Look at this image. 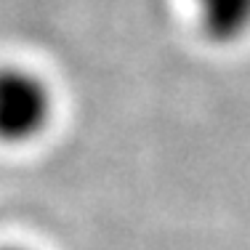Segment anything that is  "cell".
I'll return each mask as SVG.
<instances>
[{
	"label": "cell",
	"instance_id": "obj_2",
	"mask_svg": "<svg viewBox=\"0 0 250 250\" xmlns=\"http://www.w3.org/2000/svg\"><path fill=\"white\" fill-rule=\"evenodd\" d=\"M197 21L213 43H237L250 32V0H192Z\"/></svg>",
	"mask_w": 250,
	"mask_h": 250
},
{
	"label": "cell",
	"instance_id": "obj_1",
	"mask_svg": "<svg viewBox=\"0 0 250 250\" xmlns=\"http://www.w3.org/2000/svg\"><path fill=\"white\" fill-rule=\"evenodd\" d=\"M53 96L43 80L29 69H0V141L29 144L48 128Z\"/></svg>",
	"mask_w": 250,
	"mask_h": 250
},
{
	"label": "cell",
	"instance_id": "obj_3",
	"mask_svg": "<svg viewBox=\"0 0 250 250\" xmlns=\"http://www.w3.org/2000/svg\"><path fill=\"white\" fill-rule=\"evenodd\" d=\"M5 250H21V248H5Z\"/></svg>",
	"mask_w": 250,
	"mask_h": 250
}]
</instances>
